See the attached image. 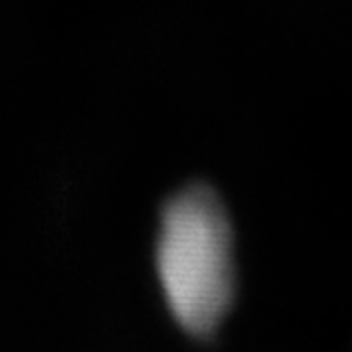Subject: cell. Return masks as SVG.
Returning <instances> with one entry per match:
<instances>
[{
	"instance_id": "1",
	"label": "cell",
	"mask_w": 352,
	"mask_h": 352,
	"mask_svg": "<svg viewBox=\"0 0 352 352\" xmlns=\"http://www.w3.org/2000/svg\"><path fill=\"white\" fill-rule=\"evenodd\" d=\"M157 270L176 320L193 336L212 333L234 297L232 228L212 189L193 185L168 202Z\"/></svg>"
}]
</instances>
